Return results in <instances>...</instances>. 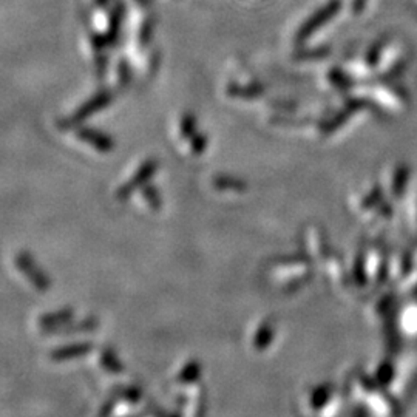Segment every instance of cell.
Wrapping results in <instances>:
<instances>
[{"label":"cell","instance_id":"1","mask_svg":"<svg viewBox=\"0 0 417 417\" xmlns=\"http://www.w3.org/2000/svg\"><path fill=\"white\" fill-rule=\"evenodd\" d=\"M339 8H340V3L339 2H332V3H330L327 6H325L323 10H320L314 17H311V20H308L306 24L303 25L302 31L299 34L300 39H304V37L311 36L312 33L316 31L317 28H320L323 24H326V22L330 20V17H332L334 14H336L339 11Z\"/></svg>","mask_w":417,"mask_h":417},{"label":"cell","instance_id":"2","mask_svg":"<svg viewBox=\"0 0 417 417\" xmlns=\"http://www.w3.org/2000/svg\"><path fill=\"white\" fill-rule=\"evenodd\" d=\"M363 3H365V0H355V10H360Z\"/></svg>","mask_w":417,"mask_h":417}]
</instances>
